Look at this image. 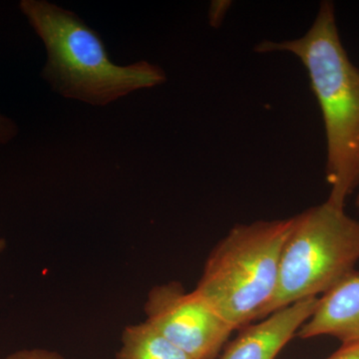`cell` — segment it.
<instances>
[{
  "mask_svg": "<svg viewBox=\"0 0 359 359\" xmlns=\"http://www.w3.org/2000/svg\"><path fill=\"white\" fill-rule=\"evenodd\" d=\"M327 359H359V341L342 344L339 351Z\"/></svg>",
  "mask_w": 359,
  "mask_h": 359,
  "instance_id": "obj_11",
  "label": "cell"
},
{
  "mask_svg": "<svg viewBox=\"0 0 359 359\" xmlns=\"http://www.w3.org/2000/svg\"><path fill=\"white\" fill-rule=\"evenodd\" d=\"M146 321L191 359H216L236 332L195 290L179 282L155 285L144 304Z\"/></svg>",
  "mask_w": 359,
  "mask_h": 359,
  "instance_id": "obj_5",
  "label": "cell"
},
{
  "mask_svg": "<svg viewBox=\"0 0 359 359\" xmlns=\"http://www.w3.org/2000/svg\"><path fill=\"white\" fill-rule=\"evenodd\" d=\"M359 221L328 203L292 217L280 255L276 292L259 320L295 302L325 294L355 271Z\"/></svg>",
  "mask_w": 359,
  "mask_h": 359,
  "instance_id": "obj_4",
  "label": "cell"
},
{
  "mask_svg": "<svg viewBox=\"0 0 359 359\" xmlns=\"http://www.w3.org/2000/svg\"><path fill=\"white\" fill-rule=\"evenodd\" d=\"M292 218L237 224L205 261L195 290L236 332L259 320L276 292Z\"/></svg>",
  "mask_w": 359,
  "mask_h": 359,
  "instance_id": "obj_3",
  "label": "cell"
},
{
  "mask_svg": "<svg viewBox=\"0 0 359 359\" xmlns=\"http://www.w3.org/2000/svg\"><path fill=\"white\" fill-rule=\"evenodd\" d=\"M20 133V127L13 118L0 112V150L11 143Z\"/></svg>",
  "mask_w": 359,
  "mask_h": 359,
  "instance_id": "obj_9",
  "label": "cell"
},
{
  "mask_svg": "<svg viewBox=\"0 0 359 359\" xmlns=\"http://www.w3.org/2000/svg\"><path fill=\"white\" fill-rule=\"evenodd\" d=\"M6 359H68L55 351L43 348L21 349Z\"/></svg>",
  "mask_w": 359,
  "mask_h": 359,
  "instance_id": "obj_10",
  "label": "cell"
},
{
  "mask_svg": "<svg viewBox=\"0 0 359 359\" xmlns=\"http://www.w3.org/2000/svg\"><path fill=\"white\" fill-rule=\"evenodd\" d=\"M6 240H4V238H0V255H1V252H4V250H6Z\"/></svg>",
  "mask_w": 359,
  "mask_h": 359,
  "instance_id": "obj_12",
  "label": "cell"
},
{
  "mask_svg": "<svg viewBox=\"0 0 359 359\" xmlns=\"http://www.w3.org/2000/svg\"><path fill=\"white\" fill-rule=\"evenodd\" d=\"M116 359H191L148 321L125 327Z\"/></svg>",
  "mask_w": 359,
  "mask_h": 359,
  "instance_id": "obj_8",
  "label": "cell"
},
{
  "mask_svg": "<svg viewBox=\"0 0 359 359\" xmlns=\"http://www.w3.org/2000/svg\"><path fill=\"white\" fill-rule=\"evenodd\" d=\"M20 9L46 53L40 77L62 98L106 107L167 81L150 61L115 63L102 36L70 9L48 0H21Z\"/></svg>",
  "mask_w": 359,
  "mask_h": 359,
  "instance_id": "obj_1",
  "label": "cell"
},
{
  "mask_svg": "<svg viewBox=\"0 0 359 359\" xmlns=\"http://www.w3.org/2000/svg\"><path fill=\"white\" fill-rule=\"evenodd\" d=\"M356 204H358V207H359V196H358V202H356Z\"/></svg>",
  "mask_w": 359,
  "mask_h": 359,
  "instance_id": "obj_13",
  "label": "cell"
},
{
  "mask_svg": "<svg viewBox=\"0 0 359 359\" xmlns=\"http://www.w3.org/2000/svg\"><path fill=\"white\" fill-rule=\"evenodd\" d=\"M259 53L289 52L306 67L320 105L327 136V202L346 207L359 186V68L340 40L334 6L323 1L304 36L257 44Z\"/></svg>",
  "mask_w": 359,
  "mask_h": 359,
  "instance_id": "obj_2",
  "label": "cell"
},
{
  "mask_svg": "<svg viewBox=\"0 0 359 359\" xmlns=\"http://www.w3.org/2000/svg\"><path fill=\"white\" fill-rule=\"evenodd\" d=\"M318 302V297H314L295 302L269 314L261 323L241 328L219 359H276L311 318Z\"/></svg>",
  "mask_w": 359,
  "mask_h": 359,
  "instance_id": "obj_6",
  "label": "cell"
},
{
  "mask_svg": "<svg viewBox=\"0 0 359 359\" xmlns=\"http://www.w3.org/2000/svg\"><path fill=\"white\" fill-rule=\"evenodd\" d=\"M335 337L344 344L359 341V273L353 271L318 297L313 314L297 332L302 339Z\"/></svg>",
  "mask_w": 359,
  "mask_h": 359,
  "instance_id": "obj_7",
  "label": "cell"
}]
</instances>
